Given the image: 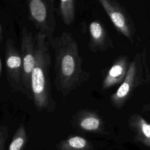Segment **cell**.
Returning a JSON list of instances; mask_svg holds the SVG:
<instances>
[{
    "label": "cell",
    "mask_w": 150,
    "mask_h": 150,
    "mask_svg": "<svg viewBox=\"0 0 150 150\" xmlns=\"http://www.w3.org/2000/svg\"><path fill=\"white\" fill-rule=\"evenodd\" d=\"M128 122L136 139L150 148V123L137 113L130 115Z\"/></svg>",
    "instance_id": "cell-11"
},
{
    "label": "cell",
    "mask_w": 150,
    "mask_h": 150,
    "mask_svg": "<svg viewBox=\"0 0 150 150\" xmlns=\"http://www.w3.org/2000/svg\"><path fill=\"white\" fill-rule=\"evenodd\" d=\"M2 26L0 23V42L2 41Z\"/></svg>",
    "instance_id": "cell-17"
},
{
    "label": "cell",
    "mask_w": 150,
    "mask_h": 150,
    "mask_svg": "<svg viewBox=\"0 0 150 150\" xmlns=\"http://www.w3.org/2000/svg\"><path fill=\"white\" fill-rule=\"evenodd\" d=\"M27 134L23 124H20L15 131L8 150H23L26 144Z\"/></svg>",
    "instance_id": "cell-14"
},
{
    "label": "cell",
    "mask_w": 150,
    "mask_h": 150,
    "mask_svg": "<svg viewBox=\"0 0 150 150\" xmlns=\"http://www.w3.org/2000/svg\"><path fill=\"white\" fill-rule=\"evenodd\" d=\"M90 39L88 48L93 52H105L114 48V45L104 25L98 21H93L89 25Z\"/></svg>",
    "instance_id": "cell-9"
},
{
    "label": "cell",
    "mask_w": 150,
    "mask_h": 150,
    "mask_svg": "<svg viewBox=\"0 0 150 150\" xmlns=\"http://www.w3.org/2000/svg\"><path fill=\"white\" fill-rule=\"evenodd\" d=\"M50 45L54 52V85L65 97L86 82L90 74L83 68L78 43L71 33L63 31Z\"/></svg>",
    "instance_id": "cell-1"
},
{
    "label": "cell",
    "mask_w": 150,
    "mask_h": 150,
    "mask_svg": "<svg viewBox=\"0 0 150 150\" xmlns=\"http://www.w3.org/2000/svg\"><path fill=\"white\" fill-rule=\"evenodd\" d=\"M128 57L122 55L115 59L104 78L101 88L106 90L113 86L121 84L124 81L129 67Z\"/></svg>",
    "instance_id": "cell-10"
},
{
    "label": "cell",
    "mask_w": 150,
    "mask_h": 150,
    "mask_svg": "<svg viewBox=\"0 0 150 150\" xmlns=\"http://www.w3.org/2000/svg\"><path fill=\"white\" fill-rule=\"evenodd\" d=\"M143 110L146 111H149L150 112V103L146 105H145L143 107Z\"/></svg>",
    "instance_id": "cell-16"
},
{
    "label": "cell",
    "mask_w": 150,
    "mask_h": 150,
    "mask_svg": "<svg viewBox=\"0 0 150 150\" xmlns=\"http://www.w3.org/2000/svg\"><path fill=\"white\" fill-rule=\"evenodd\" d=\"M29 19L38 33L45 36L50 44L54 39L56 26L53 0H30L28 1Z\"/></svg>",
    "instance_id": "cell-4"
},
{
    "label": "cell",
    "mask_w": 150,
    "mask_h": 150,
    "mask_svg": "<svg viewBox=\"0 0 150 150\" xmlns=\"http://www.w3.org/2000/svg\"><path fill=\"white\" fill-rule=\"evenodd\" d=\"M76 1L74 0H62L57 8L58 15L64 23L70 25L74 20L76 11Z\"/></svg>",
    "instance_id": "cell-13"
},
{
    "label": "cell",
    "mask_w": 150,
    "mask_h": 150,
    "mask_svg": "<svg viewBox=\"0 0 150 150\" xmlns=\"http://www.w3.org/2000/svg\"><path fill=\"white\" fill-rule=\"evenodd\" d=\"M73 127L86 132H100L104 128V122L99 114L88 109H80L71 118Z\"/></svg>",
    "instance_id": "cell-8"
},
{
    "label": "cell",
    "mask_w": 150,
    "mask_h": 150,
    "mask_svg": "<svg viewBox=\"0 0 150 150\" xmlns=\"http://www.w3.org/2000/svg\"><path fill=\"white\" fill-rule=\"evenodd\" d=\"M57 150H93L90 142L79 135H70L56 145Z\"/></svg>",
    "instance_id": "cell-12"
},
{
    "label": "cell",
    "mask_w": 150,
    "mask_h": 150,
    "mask_svg": "<svg viewBox=\"0 0 150 150\" xmlns=\"http://www.w3.org/2000/svg\"><path fill=\"white\" fill-rule=\"evenodd\" d=\"M5 61L6 78L12 90L26 94L23 83V66L21 53L11 38L6 40Z\"/></svg>",
    "instance_id": "cell-5"
},
{
    "label": "cell",
    "mask_w": 150,
    "mask_h": 150,
    "mask_svg": "<svg viewBox=\"0 0 150 150\" xmlns=\"http://www.w3.org/2000/svg\"><path fill=\"white\" fill-rule=\"evenodd\" d=\"M35 63L30 79L33 100L38 111L50 113L56 107L52 95L51 55L49 42L45 36L39 33L35 38Z\"/></svg>",
    "instance_id": "cell-2"
},
{
    "label": "cell",
    "mask_w": 150,
    "mask_h": 150,
    "mask_svg": "<svg viewBox=\"0 0 150 150\" xmlns=\"http://www.w3.org/2000/svg\"><path fill=\"white\" fill-rule=\"evenodd\" d=\"M98 2L117 31L130 42H132L136 29L126 9L115 0H99Z\"/></svg>",
    "instance_id": "cell-6"
},
{
    "label": "cell",
    "mask_w": 150,
    "mask_h": 150,
    "mask_svg": "<svg viewBox=\"0 0 150 150\" xmlns=\"http://www.w3.org/2000/svg\"><path fill=\"white\" fill-rule=\"evenodd\" d=\"M145 75L149 76L145 60L140 54L135 56L129 63L127 75L117 90L110 97L111 105L117 109L122 108L130 98L134 90L144 84Z\"/></svg>",
    "instance_id": "cell-3"
},
{
    "label": "cell",
    "mask_w": 150,
    "mask_h": 150,
    "mask_svg": "<svg viewBox=\"0 0 150 150\" xmlns=\"http://www.w3.org/2000/svg\"><path fill=\"white\" fill-rule=\"evenodd\" d=\"M1 42H0L1 44ZM1 73H2V62H1V56H0V77L1 76Z\"/></svg>",
    "instance_id": "cell-18"
},
{
    "label": "cell",
    "mask_w": 150,
    "mask_h": 150,
    "mask_svg": "<svg viewBox=\"0 0 150 150\" xmlns=\"http://www.w3.org/2000/svg\"><path fill=\"white\" fill-rule=\"evenodd\" d=\"M9 129L6 125L0 127V150L5 149L6 141L8 138Z\"/></svg>",
    "instance_id": "cell-15"
},
{
    "label": "cell",
    "mask_w": 150,
    "mask_h": 150,
    "mask_svg": "<svg viewBox=\"0 0 150 150\" xmlns=\"http://www.w3.org/2000/svg\"><path fill=\"white\" fill-rule=\"evenodd\" d=\"M21 53L23 66V83L25 90V96L29 100H33L31 90V75L35 63V39L32 32L23 27L21 33Z\"/></svg>",
    "instance_id": "cell-7"
}]
</instances>
